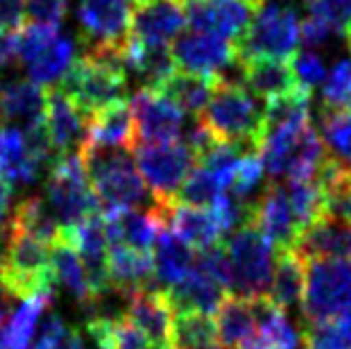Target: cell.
<instances>
[{
    "mask_svg": "<svg viewBox=\"0 0 351 349\" xmlns=\"http://www.w3.org/2000/svg\"><path fill=\"white\" fill-rule=\"evenodd\" d=\"M196 263V252L184 244L167 225H162L153 244V273L162 285L160 289H170L191 273Z\"/></svg>",
    "mask_w": 351,
    "mask_h": 349,
    "instance_id": "obj_22",
    "label": "cell"
},
{
    "mask_svg": "<svg viewBox=\"0 0 351 349\" xmlns=\"http://www.w3.org/2000/svg\"><path fill=\"white\" fill-rule=\"evenodd\" d=\"M196 349H227V347H222L220 342H213V345H206V347H196Z\"/></svg>",
    "mask_w": 351,
    "mask_h": 349,
    "instance_id": "obj_51",
    "label": "cell"
},
{
    "mask_svg": "<svg viewBox=\"0 0 351 349\" xmlns=\"http://www.w3.org/2000/svg\"><path fill=\"white\" fill-rule=\"evenodd\" d=\"M127 321L136 326L158 349H172L175 311L162 289L143 287L127 294Z\"/></svg>",
    "mask_w": 351,
    "mask_h": 349,
    "instance_id": "obj_17",
    "label": "cell"
},
{
    "mask_svg": "<svg viewBox=\"0 0 351 349\" xmlns=\"http://www.w3.org/2000/svg\"><path fill=\"white\" fill-rule=\"evenodd\" d=\"M351 313V258H311L306 265L304 323H323Z\"/></svg>",
    "mask_w": 351,
    "mask_h": 349,
    "instance_id": "obj_7",
    "label": "cell"
},
{
    "mask_svg": "<svg viewBox=\"0 0 351 349\" xmlns=\"http://www.w3.org/2000/svg\"><path fill=\"white\" fill-rule=\"evenodd\" d=\"M285 191L299 225V234L323 218V191L318 180H289L285 184Z\"/></svg>",
    "mask_w": 351,
    "mask_h": 349,
    "instance_id": "obj_36",
    "label": "cell"
},
{
    "mask_svg": "<svg viewBox=\"0 0 351 349\" xmlns=\"http://www.w3.org/2000/svg\"><path fill=\"white\" fill-rule=\"evenodd\" d=\"M132 117H134V136L139 144H167L182 141L186 130L184 112L167 96L153 88H139L130 101Z\"/></svg>",
    "mask_w": 351,
    "mask_h": 349,
    "instance_id": "obj_12",
    "label": "cell"
},
{
    "mask_svg": "<svg viewBox=\"0 0 351 349\" xmlns=\"http://www.w3.org/2000/svg\"><path fill=\"white\" fill-rule=\"evenodd\" d=\"M48 88L34 82H10L0 86V122L22 125L24 130L46 120Z\"/></svg>",
    "mask_w": 351,
    "mask_h": 349,
    "instance_id": "obj_21",
    "label": "cell"
},
{
    "mask_svg": "<svg viewBox=\"0 0 351 349\" xmlns=\"http://www.w3.org/2000/svg\"><path fill=\"white\" fill-rule=\"evenodd\" d=\"M88 173V182L96 194L101 210H139L141 206L153 208V196L141 180L136 163L127 151H77Z\"/></svg>",
    "mask_w": 351,
    "mask_h": 349,
    "instance_id": "obj_1",
    "label": "cell"
},
{
    "mask_svg": "<svg viewBox=\"0 0 351 349\" xmlns=\"http://www.w3.org/2000/svg\"><path fill=\"white\" fill-rule=\"evenodd\" d=\"M301 340L308 349H351V313L323 323H306Z\"/></svg>",
    "mask_w": 351,
    "mask_h": 349,
    "instance_id": "obj_40",
    "label": "cell"
},
{
    "mask_svg": "<svg viewBox=\"0 0 351 349\" xmlns=\"http://www.w3.org/2000/svg\"><path fill=\"white\" fill-rule=\"evenodd\" d=\"M53 349H86V345H84V340H82V333L74 330V328H67Z\"/></svg>",
    "mask_w": 351,
    "mask_h": 349,
    "instance_id": "obj_49",
    "label": "cell"
},
{
    "mask_svg": "<svg viewBox=\"0 0 351 349\" xmlns=\"http://www.w3.org/2000/svg\"><path fill=\"white\" fill-rule=\"evenodd\" d=\"M158 213L162 215V223L177 234L184 244H189L196 254L206 252L210 247L222 244L220 223L210 208H199V206H186L180 201H170L165 206H156Z\"/></svg>",
    "mask_w": 351,
    "mask_h": 349,
    "instance_id": "obj_18",
    "label": "cell"
},
{
    "mask_svg": "<svg viewBox=\"0 0 351 349\" xmlns=\"http://www.w3.org/2000/svg\"><path fill=\"white\" fill-rule=\"evenodd\" d=\"M103 223H106V234L110 247L134 249V252L141 254L153 252L158 232L165 225L156 206L148 210H106Z\"/></svg>",
    "mask_w": 351,
    "mask_h": 349,
    "instance_id": "obj_19",
    "label": "cell"
},
{
    "mask_svg": "<svg viewBox=\"0 0 351 349\" xmlns=\"http://www.w3.org/2000/svg\"><path fill=\"white\" fill-rule=\"evenodd\" d=\"M108 282L110 287L122 289L125 294L134 289L153 287L156 273H153V256L134 249L110 247L108 252Z\"/></svg>",
    "mask_w": 351,
    "mask_h": 349,
    "instance_id": "obj_28",
    "label": "cell"
},
{
    "mask_svg": "<svg viewBox=\"0 0 351 349\" xmlns=\"http://www.w3.org/2000/svg\"><path fill=\"white\" fill-rule=\"evenodd\" d=\"M51 265H53V278H56V285H62V287H65L79 304H93L96 302V297H93V292H91V285H88L86 268H84L79 254L65 242V237H62L60 242L53 244Z\"/></svg>",
    "mask_w": 351,
    "mask_h": 349,
    "instance_id": "obj_32",
    "label": "cell"
},
{
    "mask_svg": "<svg viewBox=\"0 0 351 349\" xmlns=\"http://www.w3.org/2000/svg\"><path fill=\"white\" fill-rule=\"evenodd\" d=\"M301 17L291 0H258L254 5L249 32L237 46L239 60L273 58L291 60L299 53Z\"/></svg>",
    "mask_w": 351,
    "mask_h": 349,
    "instance_id": "obj_3",
    "label": "cell"
},
{
    "mask_svg": "<svg viewBox=\"0 0 351 349\" xmlns=\"http://www.w3.org/2000/svg\"><path fill=\"white\" fill-rule=\"evenodd\" d=\"M0 287L10 299H51L56 289L51 254L41 242L10 230L0 261Z\"/></svg>",
    "mask_w": 351,
    "mask_h": 349,
    "instance_id": "obj_4",
    "label": "cell"
},
{
    "mask_svg": "<svg viewBox=\"0 0 351 349\" xmlns=\"http://www.w3.org/2000/svg\"><path fill=\"white\" fill-rule=\"evenodd\" d=\"M46 134L51 141L53 154L67 156L77 154L86 134V117L77 110V106L60 91V88H48L46 101Z\"/></svg>",
    "mask_w": 351,
    "mask_h": 349,
    "instance_id": "obj_20",
    "label": "cell"
},
{
    "mask_svg": "<svg viewBox=\"0 0 351 349\" xmlns=\"http://www.w3.org/2000/svg\"><path fill=\"white\" fill-rule=\"evenodd\" d=\"M86 330L96 342V349H156L151 340L127 318H91L86 323Z\"/></svg>",
    "mask_w": 351,
    "mask_h": 349,
    "instance_id": "obj_33",
    "label": "cell"
},
{
    "mask_svg": "<svg viewBox=\"0 0 351 349\" xmlns=\"http://www.w3.org/2000/svg\"><path fill=\"white\" fill-rule=\"evenodd\" d=\"M134 160L156 206H165L175 201L184 180L196 165L194 154L184 141L139 144L134 146Z\"/></svg>",
    "mask_w": 351,
    "mask_h": 349,
    "instance_id": "obj_9",
    "label": "cell"
},
{
    "mask_svg": "<svg viewBox=\"0 0 351 349\" xmlns=\"http://www.w3.org/2000/svg\"><path fill=\"white\" fill-rule=\"evenodd\" d=\"M12 58H17V38H14V32L0 29V67H8L12 62Z\"/></svg>",
    "mask_w": 351,
    "mask_h": 349,
    "instance_id": "obj_47",
    "label": "cell"
},
{
    "mask_svg": "<svg viewBox=\"0 0 351 349\" xmlns=\"http://www.w3.org/2000/svg\"><path fill=\"white\" fill-rule=\"evenodd\" d=\"M156 349H158V347H156Z\"/></svg>",
    "mask_w": 351,
    "mask_h": 349,
    "instance_id": "obj_55",
    "label": "cell"
},
{
    "mask_svg": "<svg viewBox=\"0 0 351 349\" xmlns=\"http://www.w3.org/2000/svg\"><path fill=\"white\" fill-rule=\"evenodd\" d=\"M213 321H215L217 342L227 349H239L258 328L254 302L244 297H234V294L222 299V304L213 313Z\"/></svg>",
    "mask_w": 351,
    "mask_h": 349,
    "instance_id": "obj_26",
    "label": "cell"
},
{
    "mask_svg": "<svg viewBox=\"0 0 351 349\" xmlns=\"http://www.w3.org/2000/svg\"><path fill=\"white\" fill-rule=\"evenodd\" d=\"M48 206L62 230L77 228L91 215L103 213L79 154L56 158L48 175Z\"/></svg>",
    "mask_w": 351,
    "mask_h": 349,
    "instance_id": "obj_8",
    "label": "cell"
},
{
    "mask_svg": "<svg viewBox=\"0 0 351 349\" xmlns=\"http://www.w3.org/2000/svg\"><path fill=\"white\" fill-rule=\"evenodd\" d=\"M335 38H337V34L325 22L311 17V14L306 19H301V43H306L308 51H318V48L330 46V41H335Z\"/></svg>",
    "mask_w": 351,
    "mask_h": 349,
    "instance_id": "obj_45",
    "label": "cell"
},
{
    "mask_svg": "<svg viewBox=\"0 0 351 349\" xmlns=\"http://www.w3.org/2000/svg\"><path fill=\"white\" fill-rule=\"evenodd\" d=\"M308 14L325 22L337 36H344L351 27V0H306Z\"/></svg>",
    "mask_w": 351,
    "mask_h": 349,
    "instance_id": "obj_42",
    "label": "cell"
},
{
    "mask_svg": "<svg viewBox=\"0 0 351 349\" xmlns=\"http://www.w3.org/2000/svg\"><path fill=\"white\" fill-rule=\"evenodd\" d=\"M241 62V86L249 88L254 96L270 101L294 91L296 80L289 60H273V58H256Z\"/></svg>",
    "mask_w": 351,
    "mask_h": 349,
    "instance_id": "obj_24",
    "label": "cell"
},
{
    "mask_svg": "<svg viewBox=\"0 0 351 349\" xmlns=\"http://www.w3.org/2000/svg\"><path fill=\"white\" fill-rule=\"evenodd\" d=\"M222 249L230 263V292L234 297L251 299V302L268 297L275 270L273 244L254 225L246 223L232 234H227Z\"/></svg>",
    "mask_w": 351,
    "mask_h": 349,
    "instance_id": "obj_6",
    "label": "cell"
},
{
    "mask_svg": "<svg viewBox=\"0 0 351 349\" xmlns=\"http://www.w3.org/2000/svg\"><path fill=\"white\" fill-rule=\"evenodd\" d=\"M27 22L24 0H0V29L5 32H19Z\"/></svg>",
    "mask_w": 351,
    "mask_h": 349,
    "instance_id": "obj_46",
    "label": "cell"
},
{
    "mask_svg": "<svg viewBox=\"0 0 351 349\" xmlns=\"http://www.w3.org/2000/svg\"><path fill=\"white\" fill-rule=\"evenodd\" d=\"M43 163L19 127H0V175L10 182H34Z\"/></svg>",
    "mask_w": 351,
    "mask_h": 349,
    "instance_id": "obj_27",
    "label": "cell"
},
{
    "mask_svg": "<svg viewBox=\"0 0 351 349\" xmlns=\"http://www.w3.org/2000/svg\"><path fill=\"white\" fill-rule=\"evenodd\" d=\"M172 304V311H199V313H215V309L225 299V289L201 268L194 263L191 273L175 287L162 289Z\"/></svg>",
    "mask_w": 351,
    "mask_h": 349,
    "instance_id": "obj_23",
    "label": "cell"
},
{
    "mask_svg": "<svg viewBox=\"0 0 351 349\" xmlns=\"http://www.w3.org/2000/svg\"><path fill=\"white\" fill-rule=\"evenodd\" d=\"M291 72H294L296 86L306 88V91L313 93L315 86H320L328 77L325 70V60L318 51H299L291 58Z\"/></svg>",
    "mask_w": 351,
    "mask_h": 349,
    "instance_id": "obj_43",
    "label": "cell"
},
{
    "mask_svg": "<svg viewBox=\"0 0 351 349\" xmlns=\"http://www.w3.org/2000/svg\"><path fill=\"white\" fill-rule=\"evenodd\" d=\"M215 86H217V80H213V77L186 75V72L175 70L160 86L153 88V91H160L162 96H167L182 112L201 117L206 108H208Z\"/></svg>",
    "mask_w": 351,
    "mask_h": 349,
    "instance_id": "obj_29",
    "label": "cell"
},
{
    "mask_svg": "<svg viewBox=\"0 0 351 349\" xmlns=\"http://www.w3.org/2000/svg\"><path fill=\"white\" fill-rule=\"evenodd\" d=\"M51 304V299H27L19 302L12 316L0 326V349H29L34 330L41 318L43 309Z\"/></svg>",
    "mask_w": 351,
    "mask_h": 349,
    "instance_id": "obj_35",
    "label": "cell"
},
{
    "mask_svg": "<svg viewBox=\"0 0 351 349\" xmlns=\"http://www.w3.org/2000/svg\"><path fill=\"white\" fill-rule=\"evenodd\" d=\"M10 230L27 234V237L46 244H56L62 239V228L58 223V218L53 215L51 206L41 199V196H29V199L19 201L17 208L10 220Z\"/></svg>",
    "mask_w": 351,
    "mask_h": 349,
    "instance_id": "obj_30",
    "label": "cell"
},
{
    "mask_svg": "<svg viewBox=\"0 0 351 349\" xmlns=\"http://www.w3.org/2000/svg\"><path fill=\"white\" fill-rule=\"evenodd\" d=\"M217 342L215 321L208 313L175 311L172 323V349H196Z\"/></svg>",
    "mask_w": 351,
    "mask_h": 349,
    "instance_id": "obj_37",
    "label": "cell"
},
{
    "mask_svg": "<svg viewBox=\"0 0 351 349\" xmlns=\"http://www.w3.org/2000/svg\"><path fill=\"white\" fill-rule=\"evenodd\" d=\"M344 38H347V46H349V51H351V27L347 29V34H344Z\"/></svg>",
    "mask_w": 351,
    "mask_h": 349,
    "instance_id": "obj_52",
    "label": "cell"
},
{
    "mask_svg": "<svg viewBox=\"0 0 351 349\" xmlns=\"http://www.w3.org/2000/svg\"><path fill=\"white\" fill-rule=\"evenodd\" d=\"M249 3H251V5H256V3H258V0H249Z\"/></svg>",
    "mask_w": 351,
    "mask_h": 349,
    "instance_id": "obj_53",
    "label": "cell"
},
{
    "mask_svg": "<svg viewBox=\"0 0 351 349\" xmlns=\"http://www.w3.org/2000/svg\"><path fill=\"white\" fill-rule=\"evenodd\" d=\"M134 0H79L77 19L91 51L122 56L132 29Z\"/></svg>",
    "mask_w": 351,
    "mask_h": 349,
    "instance_id": "obj_11",
    "label": "cell"
},
{
    "mask_svg": "<svg viewBox=\"0 0 351 349\" xmlns=\"http://www.w3.org/2000/svg\"><path fill=\"white\" fill-rule=\"evenodd\" d=\"M249 225H254L273 247L294 249L296 239H299V225L291 213L285 184L270 182L261 189V194L251 204Z\"/></svg>",
    "mask_w": 351,
    "mask_h": 349,
    "instance_id": "obj_15",
    "label": "cell"
},
{
    "mask_svg": "<svg viewBox=\"0 0 351 349\" xmlns=\"http://www.w3.org/2000/svg\"><path fill=\"white\" fill-rule=\"evenodd\" d=\"M201 120L220 141L237 144L249 151L258 149L261 134H263V110L241 84L217 80V86Z\"/></svg>",
    "mask_w": 351,
    "mask_h": 349,
    "instance_id": "obj_5",
    "label": "cell"
},
{
    "mask_svg": "<svg viewBox=\"0 0 351 349\" xmlns=\"http://www.w3.org/2000/svg\"><path fill=\"white\" fill-rule=\"evenodd\" d=\"M261 184H263V163H261L258 151H244L234 168V175H232L227 194L239 204L251 206L261 194Z\"/></svg>",
    "mask_w": 351,
    "mask_h": 349,
    "instance_id": "obj_39",
    "label": "cell"
},
{
    "mask_svg": "<svg viewBox=\"0 0 351 349\" xmlns=\"http://www.w3.org/2000/svg\"><path fill=\"white\" fill-rule=\"evenodd\" d=\"M320 112H351V56L339 58L325 77Z\"/></svg>",
    "mask_w": 351,
    "mask_h": 349,
    "instance_id": "obj_38",
    "label": "cell"
},
{
    "mask_svg": "<svg viewBox=\"0 0 351 349\" xmlns=\"http://www.w3.org/2000/svg\"><path fill=\"white\" fill-rule=\"evenodd\" d=\"M127 86V67L117 53L88 51L77 58L67 75L62 77L60 91L77 106L84 117L120 101Z\"/></svg>",
    "mask_w": 351,
    "mask_h": 349,
    "instance_id": "obj_2",
    "label": "cell"
},
{
    "mask_svg": "<svg viewBox=\"0 0 351 349\" xmlns=\"http://www.w3.org/2000/svg\"><path fill=\"white\" fill-rule=\"evenodd\" d=\"M10 201H12V182H10L8 177L0 175V228H3L5 218H8Z\"/></svg>",
    "mask_w": 351,
    "mask_h": 349,
    "instance_id": "obj_48",
    "label": "cell"
},
{
    "mask_svg": "<svg viewBox=\"0 0 351 349\" xmlns=\"http://www.w3.org/2000/svg\"><path fill=\"white\" fill-rule=\"evenodd\" d=\"M306 285V258L296 249H280L275 258L273 280H270L268 299L282 311L301 309Z\"/></svg>",
    "mask_w": 351,
    "mask_h": 349,
    "instance_id": "obj_25",
    "label": "cell"
},
{
    "mask_svg": "<svg viewBox=\"0 0 351 349\" xmlns=\"http://www.w3.org/2000/svg\"><path fill=\"white\" fill-rule=\"evenodd\" d=\"M184 27V0H134L130 41L143 48H170Z\"/></svg>",
    "mask_w": 351,
    "mask_h": 349,
    "instance_id": "obj_14",
    "label": "cell"
},
{
    "mask_svg": "<svg viewBox=\"0 0 351 349\" xmlns=\"http://www.w3.org/2000/svg\"><path fill=\"white\" fill-rule=\"evenodd\" d=\"M134 117L130 101L120 98L86 120V134L77 151H134Z\"/></svg>",
    "mask_w": 351,
    "mask_h": 349,
    "instance_id": "obj_16",
    "label": "cell"
},
{
    "mask_svg": "<svg viewBox=\"0 0 351 349\" xmlns=\"http://www.w3.org/2000/svg\"><path fill=\"white\" fill-rule=\"evenodd\" d=\"M170 56L177 72L199 77H213V80L237 82V70H241L239 51L234 43H227L217 36L201 32H182L172 41Z\"/></svg>",
    "mask_w": 351,
    "mask_h": 349,
    "instance_id": "obj_10",
    "label": "cell"
},
{
    "mask_svg": "<svg viewBox=\"0 0 351 349\" xmlns=\"http://www.w3.org/2000/svg\"><path fill=\"white\" fill-rule=\"evenodd\" d=\"M320 130L330 158L351 165V112H320Z\"/></svg>",
    "mask_w": 351,
    "mask_h": 349,
    "instance_id": "obj_41",
    "label": "cell"
},
{
    "mask_svg": "<svg viewBox=\"0 0 351 349\" xmlns=\"http://www.w3.org/2000/svg\"><path fill=\"white\" fill-rule=\"evenodd\" d=\"M239 349H273V347H270L268 342H265L263 337L258 335V333H254V335H251L249 340H246Z\"/></svg>",
    "mask_w": 351,
    "mask_h": 349,
    "instance_id": "obj_50",
    "label": "cell"
},
{
    "mask_svg": "<svg viewBox=\"0 0 351 349\" xmlns=\"http://www.w3.org/2000/svg\"><path fill=\"white\" fill-rule=\"evenodd\" d=\"M256 306V318H258V333L265 342L273 349H299L301 345V333L296 330V326L289 321L287 311H282L280 306H275L268 297L254 299Z\"/></svg>",
    "mask_w": 351,
    "mask_h": 349,
    "instance_id": "obj_34",
    "label": "cell"
},
{
    "mask_svg": "<svg viewBox=\"0 0 351 349\" xmlns=\"http://www.w3.org/2000/svg\"><path fill=\"white\" fill-rule=\"evenodd\" d=\"M184 12L191 32L210 34L239 46L249 32L254 5L249 0H184Z\"/></svg>",
    "mask_w": 351,
    "mask_h": 349,
    "instance_id": "obj_13",
    "label": "cell"
},
{
    "mask_svg": "<svg viewBox=\"0 0 351 349\" xmlns=\"http://www.w3.org/2000/svg\"><path fill=\"white\" fill-rule=\"evenodd\" d=\"M27 22L34 27L56 29L67 14V0H24Z\"/></svg>",
    "mask_w": 351,
    "mask_h": 349,
    "instance_id": "obj_44",
    "label": "cell"
},
{
    "mask_svg": "<svg viewBox=\"0 0 351 349\" xmlns=\"http://www.w3.org/2000/svg\"><path fill=\"white\" fill-rule=\"evenodd\" d=\"M304 349H308V347H304Z\"/></svg>",
    "mask_w": 351,
    "mask_h": 349,
    "instance_id": "obj_54",
    "label": "cell"
},
{
    "mask_svg": "<svg viewBox=\"0 0 351 349\" xmlns=\"http://www.w3.org/2000/svg\"><path fill=\"white\" fill-rule=\"evenodd\" d=\"M77 53V46L70 36H60L58 34L36 58L27 62V72H29V82L38 86H51L56 84L58 80L67 75V70L72 67V62L77 60L74 58Z\"/></svg>",
    "mask_w": 351,
    "mask_h": 349,
    "instance_id": "obj_31",
    "label": "cell"
}]
</instances>
